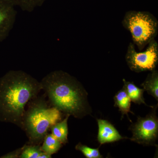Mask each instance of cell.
<instances>
[{
	"label": "cell",
	"instance_id": "cell-1",
	"mask_svg": "<svg viewBox=\"0 0 158 158\" xmlns=\"http://www.w3.org/2000/svg\"><path fill=\"white\" fill-rule=\"evenodd\" d=\"M41 90L40 82L27 73H7L0 81V120L21 128L26 105Z\"/></svg>",
	"mask_w": 158,
	"mask_h": 158
},
{
	"label": "cell",
	"instance_id": "cell-2",
	"mask_svg": "<svg viewBox=\"0 0 158 158\" xmlns=\"http://www.w3.org/2000/svg\"><path fill=\"white\" fill-rule=\"evenodd\" d=\"M40 82L50 104L63 114L82 118L90 113L88 93L74 77L63 71H54Z\"/></svg>",
	"mask_w": 158,
	"mask_h": 158
},
{
	"label": "cell",
	"instance_id": "cell-3",
	"mask_svg": "<svg viewBox=\"0 0 158 158\" xmlns=\"http://www.w3.org/2000/svg\"><path fill=\"white\" fill-rule=\"evenodd\" d=\"M25 111L21 128L25 131L29 144L38 145L43 141L53 125L62 120V112L52 106L45 95L37 96L28 103Z\"/></svg>",
	"mask_w": 158,
	"mask_h": 158
},
{
	"label": "cell",
	"instance_id": "cell-4",
	"mask_svg": "<svg viewBox=\"0 0 158 158\" xmlns=\"http://www.w3.org/2000/svg\"><path fill=\"white\" fill-rule=\"evenodd\" d=\"M122 24L129 31L133 43L140 51L144 49L157 35V19L148 11H128L125 14Z\"/></svg>",
	"mask_w": 158,
	"mask_h": 158
},
{
	"label": "cell",
	"instance_id": "cell-5",
	"mask_svg": "<svg viewBox=\"0 0 158 158\" xmlns=\"http://www.w3.org/2000/svg\"><path fill=\"white\" fill-rule=\"evenodd\" d=\"M125 59L131 70L136 73L151 71L156 69L158 62V44L155 39L148 44L144 52H137L133 43L128 46Z\"/></svg>",
	"mask_w": 158,
	"mask_h": 158
},
{
	"label": "cell",
	"instance_id": "cell-6",
	"mask_svg": "<svg viewBox=\"0 0 158 158\" xmlns=\"http://www.w3.org/2000/svg\"><path fill=\"white\" fill-rule=\"evenodd\" d=\"M153 111L145 117H138L135 123L130 130L133 136L132 141L143 145H152L158 138V119L156 114L157 107H153Z\"/></svg>",
	"mask_w": 158,
	"mask_h": 158
},
{
	"label": "cell",
	"instance_id": "cell-7",
	"mask_svg": "<svg viewBox=\"0 0 158 158\" xmlns=\"http://www.w3.org/2000/svg\"><path fill=\"white\" fill-rule=\"evenodd\" d=\"M17 12L8 0H0V40L6 38L13 28Z\"/></svg>",
	"mask_w": 158,
	"mask_h": 158
},
{
	"label": "cell",
	"instance_id": "cell-8",
	"mask_svg": "<svg viewBox=\"0 0 158 158\" xmlns=\"http://www.w3.org/2000/svg\"><path fill=\"white\" fill-rule=\"evenodd\" d=\"M98 126V141L101 145L124 139L112 123L105 119H97Z\"/></svg>",
	"mask_w": 158,
	"mask_h": 158
},
{
	"label": "cell",
	"instance_id": "cell-9",
	"mask_svg": "<svg viewBox=\"0 0 158 158\" xmlns=\"http://www.w3.org/2000/svg\"><path fill=\"white\" fill-rule=\"evenodd\" d=\"M70 115H66L63 120L55 123L50 127L51 132L53 135L62 144L68 142V120Z\"/></svg>",
	"mask_w": 158,
	"mask_h": 158
},
{
	"label": "cell",
	"instance_id": "cell-10",
	"mask_svg": "<svg viewBox=\"0 0 158 158\" xmlns=\"http://www.w3.org/2000/svg\"><path fill=\"white\" fill-rule=\"evenodd\" d=\"M114 101L115 106L118 107L119 111L121 112L122 115V118L123 117L124 115H126L129 118L128 113L129 112L132 113L130 110L131 100L124 88H123L122 89L119 90L116 94L114 97ZM129 119H130V118H129Z\"/></svg>",
	"mask_w": 158,
	"mask_h": 158
},
{
	"label": "cell",
	"instance_id": "cell-11",
	"mask_svg": "<svg viewBox=\"0 0 158 158\" xmlns=\"http://www.w3.org/2000/svg\"><path fill=\"white\" fill-rule=\"evenodd\" d=\"M123 82L124 84L123 88L129 97L131 101L138 104H144L148 106L144 102L143 97L144 89L138 88L133 82L127 81L125 79H123Z\"/></svg>",
	"mask_w": 158,
	"mask_h": 158
},
{
	"label": "cell",
	"instance_id": "cell-12",
	"mask_svg": "<svg viewBox=\"0 0 158 158\" xmlns=\"http://www.w3.org/2000/svg\"><path fill=\"white\" fill-rule=\"evenodd\" d=\"M144 91H146L148 94L158 100V72L154 69L151 71L150 73L145 79L144 82L141 85Z\"/></svg>",
	"mask_w": 158,
	"mask_h": 158
},
{
	"label": "cell",
	"instance_id": "cell-13",
	"mask_svg": "<svg viewBox=\"0 0 158 158\" xmlns=\"http://www.w3.org/2000/svg\"><path fill=\"white\" fill-rule=\"evenodd\" d=\"M62 144L52 134H47L43 140L41 149L44 152L52 155L56 153L62 146Z\"/></svg>",
	"mask_w": 158,
	"mask_h": 158
},
{
	"label": "cell",
	"instance_id": "cell-14",
	"mask_svg": "<svg viewBox=\"0 0 158 158\" xmlns=\"http://www.w3.org/2000/svg\"><path fill=\"white\" fill-rule=\"evenodd\" d=\"M15 7H19L23 11L31 12L40 7L47 0H8Z\"/></svg>",
	"mask_w": 158,
	"mask_h": 158
},
{
	"label": "cell",
	"instance_id": "cell-15",
	"mask_svg": "<svg viewBox=\"0 0 158 158\" xmlns=\"http://www.w3.org/2000/svg\"><path fill=\"white\" fill-rule=\"evenodd\" d=\"M40 144L32 145L25 144L23 146V149L19 158H38L42 152Z\"/></svg>",
	"mask_w": 158,
	"mask_h": 158
},
{
	"label": "cell",
	"instance_id": "cell-16",
	"mask_svg": "<svg viewBox=\"0 0 158 158\" xmlns=\"http://www.w3.org/2000/svg\"><path fill=\"white\" fill-rule=\"evenodd\" d=\"M76 149L80 151L87 158H101L102 156L99 150V148H91L84 145L81 143H79L75 147Z\"/></svg>",
	"mask_w": 158,
	"mask_h": 158
},
{
	"label": "cell",
	"instance_id": "cell-17",
	"mask_svg": "<svg viewBox=\"0 0 158 158\" xmlns=\"http://www.w3.org/2000/svg\"><path fill=\"white\" fill-rule=\"evenodd\" d=\"M23 149V147L20 148H19L11 152L8 153L6 154L5 155L1 157V158H19V156L20 155L22 152Z\"/></svg>",
	"mask_w": 158,
	"mask_h": 158
},
{
	"label": "cell",
	"instance_id": "cell-18",
	"mask_svg": "<svg viewBox=\"0 0 158 158\" xmlns=\"http://www.w3.org/2000/svg\"><path fill=\"white\" fill-rule=\"evenodd\" d=\"M52 158V155L49 154L47 153L44 152H42L40 154V155L38 157V158Z\"/></svg>",
	"mask_w": 158,
	"mask_h": 158
}]
</instances>
